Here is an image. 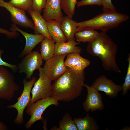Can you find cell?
<instances>
[{
    "label": "cell",
    "mask_w": 130,
    "mask_h": 130,
    "mask_svg": "<svg viewBox=\"0 0 130 130\" xmlns=\"http://www.w3.org/2000/svg\"><path fill=\"white\" fill-rule=\"evenodd\" d=\"M59 130H78L74 120H73L70 114L66 113L62 119L59 122Z\"/></svg>",
    "instance_id": "603a6c76"
},
{
    "label": "cell",
    "mask_w": 130,
    "mask_h": 130,
    "mask_svg": "<svg viewBox=\"0 0 130 130\" xmlns=\"http://www.w3.org/2000/svg\"><path fill=\"white\" fill-rule=\"evenodd\" d=\"M28 12L33 22L34 34H41L45 37L53 39L49 33L46 21L41 14L32 10Z\"/></svg>",
    "instance_id": "2e32d148"
},
{
    "label": "cell",
    "mask_w": 130,
    "mask_h": 130,
    "mask_svg": "<svg viewBox=\"0 0 130 130\" xmlns=\"http://www.w3.org/2000/svg\"><path fill=\"white\" fill-rule=\"evenodd\" d=\"M91 86L98 91L104 92L106 95L111 98L117 97L118 93L123 90L122 86L116 84L104 75L96 79Z\"/></svg>",
    "instance_id": "7c38bea8"
},
{
    "label": "cell",
    "mask_w": 130,
    "mask_h": 130,
    "mask_svg": "<svg viewBox=\"0 0 130 130\" xmlns=\"http://www.w3.org/2000/svg\"><path fill=\"white\" fill-rule=\"evenodd\" d=\"M77 7H79L83 6L90 5L102 6L101 0H81L78 2Z\"/></svg>",
    "instance_id": "83f0119b"
},
{
    "label": "cell",
    "mask_w": 130,
    "mask_h": 130,
    "mask_svg": "<svg viewBox=\"0 0 130 130\" xmlns=\"http://www.w3.org/2000/svg\"><path fill=\"white\" fill-rule=\"evenodd\" d=\"M61 9L67 16L72 19L75 13L77 0H60Z\"/></svg>",
    "instance_id": "cb8c5ba5"
},
{
    "label": "cell",
    "mask_w": 130,
    "mask_h": 130,
    "mask_svg": "<svg viewBox=\"0 0 130 130\" xmlns=\"http://www.w3.org/2000/svg\"><path fill=\"white\" fill-rule=\"evenodd\" d=\"M36 80V78L34 77L28 81H27L26 78L24 79L23 90L20 96L17 98V102L13 104L7 106L8 108H15L17 111V115L14 121L17 124H22L24 122V112L31 100V91Z\"/></svg>",
    "instance_id": "5b68a950"
},
{
    "label": "cell",
    "mask_w": 130,
    "mask_h": 130,
    "mask_svg": "<svg viewBox=\"0 0 130 130\" xmlns=\"http://www.w3.org/2000/svg\"><path fill=\"white\" fill-rule=\"evenodd\" d=\"M99 33L94 30H86L77 32L75 36L78 42H89L94 39Z\"/></svg>",
    "instance_id": "7402d4cb"
},
{
    "label": "cell",
    "mask_w": 130,
    "mask_h": 130,
    "mask_svg": "<svg viewBox=\"0 0 130 130\" xmlns=\"http://www.w3.org/2000/svg\"><path fill=\"white\" fill-rule=\"evenodd\" d=\"M19 88L13 75L5 66H0V99L11 100Z\"/></svg>",
    "instance_id": "52a82bcc"
},
{
    "label": "cell",
    "mask_w": 130,
    "mask_h": 130,
    "mask_svg": "<svg viewBox=\"0 0 130 130\" xmlns=\"http://www.w3.org/2000/svg\"><path fill=\"white\" fill-rule=\"evenodd\" d=\"M85 81L84 71L76 72L68 67L52 84L51 97L58 101L73 100L81 95Z\"/></svg>",
    "instance_id": "6da1fadb"
},
{
    "label": "cell",
    "mask_w": 130,
    "mask_h": 130,
    "mask_svg": "<svg viewBox=\"0 0 130 130\" xmlns=\"http://www.w3.org/2000/svg\"><path fill=\"white\" fill-rule=\"evenodd\" d=\"M77 23L67 16H63L61 23V27L67 41L75 38V35L77 32Z\"/></svg>",
    "instance_id": "d6986e66"
},
{
    "label": "cell",
    "mask_w": 130,
    "mask_h": 130,
    "mask_svg": "<svg viewBox=\"0 0 130 130\" xmlns=\"http://www.w3.org/2000/svg\"><path fill=\"white\" fill-rule=\"evenodd\" d=\"M129 19L128 16L116 11L106 10L90 20L77 22V32L98 29L106 32L116 27Z\"/></svg>",
    "instance_id": "3957f363"
},
{
    "label": "cell",
    "mask_w": 130,
    "mask_h": 130,
    "mask_svg": "<svg viewBox=\"0 0 130 130\" xmlns=\"http://www.w3.org/2000/svg\"><path fill=\"white\" fill-rule=\"evenodd\" d=\"M43 60L39 52L31 51L18 65L19 72L25 73L26 78L31 80L34 71L38 70L42 65Z\"/></svg>",
    "instance_id": "ba28073f"
},
{
    "label": "cell",
    "mask_w": 130,
    "mask_h": 130,
    "mask_svg": "<svg viewBox=\"0 0 130 130\" xmlns=\"http://www.w3.org/2000/svg\"><path fill=\"white\" fill-rule=\"evenodd\" d=\"M46 0H32V9L41 13L42 10L45 7Z\"/></svg>",
    "instance_id": "4316f807"
},
{
    "label": "cell",
    "mask_w": 130,
    "mask_h": 130,
    "mask_svg": "<svg viewBox=\"0 0 130 130\" xmlns=\"http://www.w3.org/2000/svg\"><path fill=\"white\" fill-rule=\"evenodd\" d=\"M0 7L5 8L10 12L11 19L13 24L34 30L33 23L28 18L25 11L14 6L4 0H0Z\"/></svg>",
    "instance_id": "30bf717a"
},
{
    "label": "cell",
    "mask_w": 130,
    "mask_h": 130,
    "mask_svg": "<svg viewBox=\"0 0 130 130\" xmlns=\"http://www.w3.org/2000/svg\"><path fill=\"white\" fill-rule=\"evenodd\" d=\"M76 38L67 42L56 43L55 44L54 56L82 52V49L77 46L79 42L75 40Z\"/></svg>",
    "instance_id": "e0dca14e"
},
{
    "label": "cell",
    "mask_w": 130,
    "mask_h": 130,
    "mask_svg": "<svg viewBox=\"0 0 130 130\" xmlns=\"http://www.w3.org/2000/svg\"><path fill=\"white\" fill-rule=\"evenodd\" d=\"M49 34L55 43L67 41L66 38L61 27V23L55 20L46 21Z\"/></svg>",
    "instance_id": "ac0fdd59"
},
{
    "label": "cell",
    "mask_w": 130,
    "mask_h": 130,
    "mask_svg": "<svg viewBox=\"0 0 130 130\" xmlns=\"http://www.w3.org/2000/svg\"><path fill=\"white\" fill-rule=\"evenodd\" d=\"M73 120L78 130H97L99 129L97 121L88 113L83 118H76Z\"/></svg>",
    "instance_id": "ffe728a7"
},
{
    "label": "cell",
    "mask_w": 130,
    "mask_h": 130,
    "mask_svg": "<svg viewBox=\"0 0 130 130\" xmlns=\"http://www.w3.org/2000/svg\"><path fill=\"white\" fill-rule=\"evenodd\" d=\"M8 2L14 6L25 11L32 10V0H11Z\"/></svg>",
    "instance_id": "d4e9b609"
},
{
    "label": "cell",
    "mask_w": 130,
    "mask_h": 130,
    "mask_svg": "<svg viewBox=\"0 0 130 130\" xmlns=\"http://www.w3.org/2000/svg\"><path fill=\"white\" fill-rule=\"evenodd\" d=\"M55 43L53 39L46 37L41 42L40 51L43 60L46 61L54 56Z\"/></svg>",
    "instance_id": "44dd1931"
},
{
    "label": "cell",
    "mask_w": 130,
    "mask_h": 130,
    "mask_svg": "<svg viewBox=\"0 0 130 130\" xmlns=\"http://www.w3.org/2000/svg\"><path fill=\"white\" fill-rule=\"evenodd\" d=\"M38 70L39 78L31 90V99L28 106L39 100L51 97L52 81L49 78L47 72L43 67H40Z\"/></svg>",
    "instance_id": "277c9868"
},
{
    "label": "cell",
    "mask_w": 130,
    "mask_h": 130,
    "mask_svg": "<svg viewBox=\"0 0 130 130\" xmlns=\"http://www.w3.org/2000/svg\"><path fill=\"white\" fill-rule=\"evenodd\" d=\"M103 10L104 11L107 10L116 11L115 7L112 3L111 0H101Z\"/></svg>",
    "instance_id": "f1b7e54d"
},
{
    "label": "cell",
    "mask_w": 130,
    "mask_h": 130,
    "mask_svg": "<svg viewBox=\"0 0 130 130\" xmlns=\"http://www.w3.org/2000/svg\"><path fill=\"white\" fill-rule=\"evenodd\" d=\"M5 129L2 127H0V130H5Z\"/></svg>",
    "instance_id": "d6a6232c"
},
{
    "label": "cell",
    "mask_w": 130,
    "mask_h": 130,
    "mask_svg": "<svg viewBox=\"0 0 130 130\" xmlns=\"http://www.w3.org/2000/svg\"><path fill=\"white\" fill-rule=\"evenodd\" d=\"M84 86L86 88L87 92L86 99L82 104L84 110L86 112H93L103 110L104 104L101 94L95 88L87 84H84Z\"/></svg>",
    "instance_id": "8fae6325"
},
{
    "label": "cell",
    "mask_w": 130,
    "mask_h": 130,
    "mask_svg": "<svg viewBox=\"0 0 130 130\" xmlns=\"http://www.w3.org/2000/svg\"><path fill=\"white\" fill-rule=\"evenodd\" d=\"M0 127L4 128L5 130H6L7 129L6 126L3 123L0 122Z\"/></svg>",
    "instance_id": "1f68e13d"
},
{
    "label": "cell",
    "mask_w": 130,
    "mask_h": 130,
    "mask_svg": "<svg viewBox=\"0 0 130 130\" xmlns=\"http://www.w3.org/2000/svg\"><path fill=\"white\" fill-rule=\"evenodd\" d=\"M67 54L54 56L46 61L43 68L47 72L52 81H54L64 73L68 67L64 64L65 59Z\"/></svg>",
    "instance_id": "9c48e42d"
},
{
    "label": "cell",
    "mask_w": 130,
    "mask_h": 130,
    "mask_svg": "<svg viewBox=\"0 0 130 130\" xmlns=\"http://www.w3.org/2000/svg\"><path fill=\"white\" fill-rule=\"evenodd\" d=\"M128 62V66L127 73L125 78L124 81L122 84L123 90L122 95H125L127 94L128 91L130 90V53H129L127 59Z\"/></svg>",
    "instance_id": "484cf974"
},
{
    "label": "cell",
    "mask_w": 130,
    "mask_h": 130,
    "mask_svg": "<svg viewBox=\"0 0 130 130\" xmlns=\"http://www.w3.org/2000/svg\"><path fill=\"white\" fill-rule=\"evenodd\" d=\"M60 0H46L43 17L46 21L55 20L61 23L63 18Z\"/></svg>",
    "instance_id": "5bb4252c"
},
{
    "label": "cell",
    "mask_w": 130,
    "mask_h": 130,
    "mask_svg": "<svg viewBox=\"0 0 130 130\" xmlns=\"http://www.w3.org/2000/svg\"><path fill=\"white\" fill-rule=\"evenodd\" d=\"M117 46L106 33L102 32L93 40L88 42L87 51L91 55L98 57L106 71L121 73L116 60Z\"/></svg>",
    "instance_id": "7a4b0ae2"
},
{
    "label": "cell",
    "mask_w": 130,
    "mask_h": 130,
    "mask_svg": "<svg viewBox=\"0 0 130 130\" xmlns=\"http://www.w3.org/2000/svg\"><path fill=\"white\" fill-rule=\"evenodd\" d=\"M4 52L3 50L0 49V66H6L10 68L13 71H16L18 69V65L8 63L3 60L1 58V55Z\"/></svg>",
    "instance_id": "f546056e"
},
{
    "label": "cell",
    "mask_w": 130,
    "mask_h": 130,
    "mask_svg": "<svg viewBox=\"0 0 130 130\" xmlns=\"http://www.w3.org/2000/svg\"><path fill=\"white\" fill-rule=\"evenodd\" d=\"M64 61V65L66 67L76 72H81L90 64L88 59L82 57L78 53L68 54Z\"/></svg>",
    "instance_id": "9a60e30c"
},
{
    "label": "cell",
    "mask_w": 130,
    "mask_h": 130,
    "mask_svg": "<svg viewBox=\"0 0 130 130\" xmlns=\"http://www.w3.org/2000/svg\"><path fill=\"white\" fill-rule=\"evenodd\" d=\"M0 33L5 34L8 38H15L19 35L16 32H10L1 28H0Z\"/></svg>",
    "instance_id": "4dcf8cb0"
},
{
    "label": "cell",
    "mask_w": 130,
    "mask_h": 130,
    "mask_svg": "<svg viewBox=\"0 0 130 130\" xmlns=\"http://www.w3.org/2000/svg\"><path fill=\"white\" fill-rule=\"evenodd\" d=\"M58 101L51 97L39 100L26 107V113L31 116V118L25 125L26 128L29 129L36 121L43 120L42 114L46 109L52 105L58 106Z\"/></svg>",
    "instance_id": "8992f818"
},
{
    "label": "cell",
    "mask_w": 130,
    "mask_h": 130,
    "mask_svg": "<svg viewBox=\"0 0 130 130\" xmlns=\"http://www.w3.org/2000/svg\"><path fill=\"white\" fill-rule=\"evenodd\" d=\"M11 31H18L25 37L26 43L23 50L19 55V57L22 58L32 51V50L39 43L41 42L45 37L41 34H32L27 33L18 28L16 25L13 23L10 28Z\"/></svg>",
    "instance_id": "4fadbf2b"
}]
</instances>
